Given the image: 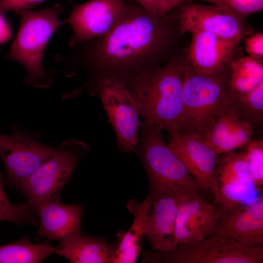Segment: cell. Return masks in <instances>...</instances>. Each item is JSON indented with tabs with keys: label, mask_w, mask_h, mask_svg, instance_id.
Segmentation results:
<instances>
[{
	"label": "cell",
	"mask_w": 263,
	"mask_h": 263,
	"mask_svg": "<svg viewBox=\"0 0 263 263\" xmlns=\"http://www.w3.org/2000/svg\"><path fill=\"white\" fill-rule=\"evenodd\" d=\"M63 8L59 4L38 10H26L17 13L20 26L6 55L25 68L26 84L36 88H48L53 83L50 74L42 65L44 51L50 38L61 25L59 15Z\"/></svg>",
	"instance_id": "277c9868"
},
{
	"label": "cell",
	"mask_w": 263,
	"mask_h": 263,
	"mask_svg": "<svg viewBox=\"0 0 263 263\" xmlns=\"http://www.w3.org/2000/svg\"><path fill=\"white\" fill-rule=\"evenodd\" d=\"M253 128L226 106L220 113L204 141L218 154L244 147L250 139Z\"/></svg>",
	"instance_id": "d6986e66"
},
{
	"label": "cell",
	"mask_w": 263,
	"mask_h": 263,
	"mask_svg": "<svg viewBox=\"0 0 263 263\" xmlns=\"http://www.w3.org/2000/svg\"><path fill=\"white\" fill-rule=\"evenodd\" d=\"M244 147L250 175L256 187L263 185V140H250Z\"/></svg>",
	"instance_id": "484cf974"
},
{
	"label": "cell",
	"mask_w": 263,
	"mask_h": 263,
	"mask_svg": "<svg viewBox=\"0 0 263 263\" xmlns=\"http://www.w3.org/2000/svg\"><path fill=\"white\" fill-rule=\"evenodd\" d=\"M87 90L100 99L115 132L119 150L125 152L135 151L139 143V114L125 84L117 80L103 79Z\"/></svg>",
	"instance_id": "52a82bcc"
},
{
	"label": "cell",
	"mask_w": 263,
	"mask_h": 263,
	"mask_svg": "<svg viewBox=\"0 0 263 263\" xmlns=\"http://www.w3.org/2000/svg\"><path fill=\"white\" fill-rule=\"evenodd\" d=\"M187 51V62L196 72L214 75L227 71L241 42L211 33L195 31Z\"/></svg>",
	"instance_id": "5bb4252c"
},
{
	"label": "cell",
	"mask_w": 263,
	"mask_h": 263,
	"mask_svg": "<svg viewBox=\"0 0 263 263\" xmlns=\"http://www.w3.org/2000/svg\"><path fill=\"white\" fill-rule=\"evenodd\" d=\"M229 12L239 19H245L263 8V0H199Z\"/></svg>",
	"instance_id": "4316f807"
},
{
	"label": "cell",
	"mask_w": 263,
	"mask_h": 263,
	"mask_svg": "<svg viewBox=\"0 0 263 263\" xmlns=\"http://www.w3.org/2000/svg\"><path fill=\"white\" fill-rule=\"evenodd\" d=\"M186 67L185 51L181 50L163 66L125 84L139 115L167 131L170 137L178 134Z\"/></svg>",
	"instance_id": "7a4b0ae2"
},
{
	"label": "cell",
	"mask_w": 263,
	"mask_h": 263,
	"mask_svg": "<svg viewBox=\"0 0 263 263\" xmlns=\"http://www.w3.org/2000/svg\"><path fill=\"white\" fill-rule=\"evenodd\" d=\"M89 150L84 142L68 139L62 142L51 157L20 186L27 204L36 210L40 205L60 198L83 153Z\"/></svg>",
	"instance_id": "8992f818"
},
{
	"label": "cell",
	"mask_w": 263,
	"mask_h": 263,
	"mask_svg": "<svg viewBox=\"0 0 263 263\" xmlns=\"http://www.w3.org/2000/svg\"><path fill=\"white\" fill-rule=\"evenodd\" d=\"M140 127L141 153L151 192L169 194L178 200L200 195L203 189L165 141L162 130L146 120Z\"/></svg>",
	"instance_id": "5b68a950"
},
{
	"label": "cell",
	"mask_w": 263,
	"mask_h": 263,
	"mask_svg": "<svg viewBox=\"0 0 263 263\" xmlns=\"http://www.w3.org/2000/svg\"><path fill=\"white\" fill-rule=\"evenodd\" d=\"M149 194L144 202L131 201L129 210L134 220L128 231L119 233L118 243L114 247L112 263H133L137 261L141 250L142 238L145 235L146 217L151 204Z\"/></svg>",
	"instance_id": "ffe728a7"
},
{
	"label": "cell",
	"mask_w": 263,
	"mask_h": 263,
	"mask_svg": "<svg viewBox=\"0 0 263 263\" xmlns=\"http://www.w3.org/2000/svg\"><path fill=\"white\" fill-rule=\"evenodd\" d=\"M244 49L248 56L261 61L263 57V34L256 33L245 38Z\"/></svg>",
	"instance_id": "83f0119b"
},
{
	"label": "cell",
	"mask_w": 263,
	"mask_h": 263,
	"mask_svg": "<svg viewBox=\"0 0 263 263\" xmlns=\"http://www.w3.org/2000/svg\"><path fill=\"white\" fill-rule=\"evenodd\" d=\"M220 216L218 208L200 195L179 200L175 225L176 244L194 243L209 236Z\"/></svg>",
	"instance_id": "9a60e30c"
},
{
	"label": "cell",
	"mask_w": 263,
	"mask_h": 263,
	"mask_svg": "<svg viewBox=\"0 0 263 263\" xmlns=\"http://www.w3.org/2000/svg\"><path fill=\"white\" fill-rule=\"evenodd\" d=\"M46 0H0V12L13 11L18 13L28 10Z\"/></svg>",
	"instance_id": "f1b7e54d"
},
{
	"label": "cell",
	"mask_w": 263,
	"mask_h": 263,
	"mask_svg": "<svg viewBox=\"0 0 263 263\" xmlns=\"http://www.w3.org/2000/svg\"><path fill=\"white\" fill-rule=\"evenodd\" d=\"M72 5V11L64 21L73 30L68 43L74 48L110 32L124 15L128 2L125 0H90Z\"/></svg>",
	"instance_id": "30bf717a"
},
{
	"label": "cell",
	"mask_w": 263,
	"mask_h": 263,
	"mask_svg": "<svg viewBox=\"0 0 263 263\" xmlns=\"http://www.w3.org/2000/svg\"><path fill=\"white\" fill-rule=\"evenodd\" d=\"M173 12L182 36L200 31L241 42L249 31L244 20L212 4L190 1L180 5Z\"/></svg>",
	"instance_id": "8fae6325"
},
{
	"label": "cell",
	"mask_w": 263,
	"mask_h": 263,
	"mask_svg": "<svg viewBox=\"0 0 263 263\" xmlns=\"http://www.w3.org/2000/svg\"><path fill=\"white\" fill-rule=\"evenodd\" d=\"M54 248L48 242L35 244L29 237L13 243L0 245V263H38L54 253Z\"/></svg>",
	"instance_id": "603a6c76"
},
{
	"label": "cell",
	"mask_w": 263,
	"mask_h": 263,
	"mask_svg": "<svg viewBox=\"0 0 263 263\" xmlns=\"http://www.w3.org/2000/svg\"><path fill=\"white\" fill-rule=\"evenodd\" d=\"M148 213L145 236L152 249L166 254L174 251L178 245L175 239V225L179 200L164 193L153 192Z\"/></svg>",
	"instance_id": "e0dca14e"
},
{
	"label": "cell",
	"mask_w": 263,
	"mask_h": 263,
	"mask_svg": "<svg viewBox=\"0 0 263 263\" xmlns=\"http://www.w3.org/2000/svg\"><path fill=\"white\" fill-rule=\"evenodd\" d=\"M37 136L14 127L10 135L0 134V157L8 186L21 184L55 152L56 148L39 142Z\"/></svg>",
	"instance_id": "9c48e42d"
},
{
	"label": "cell",
	"mask_w": 263,
	"mask_h": 263,
	"mask_svg": "<svg viewBox=\"0 0 263 263\" xmlns=\"http://www.w3.org/2000/svg\"><path fill=\"white\" fill-rule=\"evenodd\" d=\"M82 210L80 205L63 204L60 198L40 205L35 210L39 219L38 238L60 242L82 234Z\"/></svg>",
	"instance_id": "ac0fdd59"
},
{
	"label": "cell",
	"mask_w": 263,
	"mask_h": 263,
	"mask_svg": "<svg viewBox=\"0 0 263 263\" xmlns=\"http://www.w3.org/2000/svg\"><path fill=\"white\" fill-rule=\"evenodd\" d=\"M139 4L143 6L144 8L146 9L154 12L157 13L156 9L153 2V0H134Z\"/></svg>",
	"instance_id": "1f68e13d"
},
{
	"label": "cell",
	"mask_w": 263,
	"mask_h": 263,
	"mask_svg": "<svg viewBox=\"0 0 263 263\" xmlns=\"http://www.w3.org/2000/svg\"><path fill=\"white\" fill-rule=\"evenodd\" d=\"M211 235L235 240L248 246H263V200L225 210Z\"/></svg>",
	"instance_id": "2e32d148"
},
{
	"label": "cell",
	"mask_w": 263,
	"mask_h": 263,
	"mask_svg": "<svg viewBox=\"0 0 263 263\" xmlns=\"http://www.w3.org/2000/svg\"><path fill=\"white\" fill-rule=\"evenodd\" d=\"M229 105L237 115L243 121L253 126L263 125V81L245 94L231 91Z\"/></svg>",
	"instance_id": "cb8c5ba5"
},
{
	"label": "cell",
	"mask_w": 263,
	"mask_h": 263,
	"mask_svg": "<svg viewBox=\"0 0 263 263\" xmlns=\"http://www.w3.org/2000/svg\"></svg>",
	"instance_id": "d6a6232c"
},
{
	"label": "cell",
	"mask_w": 263,
	"mask_h": 263,
	"mask_svg": "<svg viewBox=\"0 0 263 263\" xmlns=\"http://www.w3.org/2000/svg\"><path fill=\"white\" fill-rule=\"evenodd\" d=\"M158 14L163 15L170 13L181 4L190 0H153Z\"/></svg>",
	"instance_id": "f546056e"
},
{
	"label": "cell",
	"mask_w": 263,
	"mask_h": 263,
	"mask_svg": "<svg viewBox=\"0 0 263 263\" xmlns=\"http://www.w3.org/2000/svg\"><path fill=\"white\" fill-rule=\"evenodd\" d=\"M263 81V65L249 56L234 57L228 69V84L232 92L246 93Z\"/></svg>",
	"instance_id": "7402d4cb"
},
{
	"label": "cell",
	"mask_w": 263,
	"mask_h": 263,
	"mask_svg": "<svg viewBox=\"0 0 263 263\" xmlns=\"http://www.w3.org/2000/svg\"><path fill=\"white\" fill-rule=\"evenodd\" d=\"M169 143L203 190L211 194L218 205L216 170L219 154L203 139L193 135L178 134L170 137Z\"/></svg>",
	"instance_id": "7c38bea8"
},
{
	"label": "cell",
	"mask_w": 263,
	"mask_h": 263,
	"mask_svg": "<svg viewBox=\"0 0 263 263\" xmlns=\"http://www.w3.org/2000/svg\"><path fill=\"white\" fill-rule=\"evenodd\" d=\"M35 210L27 204H12L3 189L2 173L0 172V222L7 221L16 225H37L38 218Z\"/></svg>",
	"instance_id": "d4e9b609"
},
{
	"label": "cell",
	"mask_w": 263,
	"mask_h": 263,
	"mask_svg": "<svg viewBox=\"0 0 263 263\" xmlns=\"http://www.w3.org/2000/svg\"><path fill=\"white\" fill-rule=\"evenodd\" d=\"M182 36L173 11L160 15L132 0L128 2L124 15L107 35L75 46L73 53L57 56L56 60L87 70L89 79L75 91L78 94L101 79L125 84L156 70L181 50Z\"/></svg>",
	"instance_id": "6da1fadb"
},
{
	"label": "cell",
	"mask_w": 263,
	"mask_h": 263,
	"mask_svg": "<svg viewBox=\"0 0 263 263\" xmlns=\"http://www.w3.org/2000/svg\"><path fill=\"white\" fill-rule=\"evenodd\" d=\"M170 263H263V246H248L232 239L210 235L194 243L179 244L163 254Z\"/></svg>",
	"instance_id": "ba28073f"
},
{
	"label": "cell",
	"mask_w": 263,
	"mask_h": 263,
	"mask_svg": "<svg viewBox=\"0 0 263 263\" xmlns=\"http://www.w3.org/2000/svg\"><path fill=\"white\" fill-rule=\"evenodd\" d=\"M219 210L243 205L254 195L256 187L244 151H229L219 159L216 170Z\"/></svg>",
	"instance_id": "4fadbf2b"
},
{
	"label": "cell",
	"mask_w": 263,
	"mask_h": 263,
	"mask_svg": "<svg viewBox=\"0 0 263 263\" xmlns=\"http://www.w3.org/2000/svg\"><path fill=\"white\" fill-rule=\"evenodd\" d=\"M230 93L228 69L217 74H202L195 71L186 60L178 134L204 140L220 113L229 104Z\"/></svg>",
	"instance_id": "3957f363"
},
{
	"label": "cell",
	"mask_w": 263,
	"mask_h": 263,
	"mask_svg": "<svg viewBox=\"0 0 263 263\" xmlns=\"http://www.w3.org/2000/svg\"><path fill=\"white\" fill-rule=\"evenodd\" d=\"M12 36L11 26L3 13L0 12V45L9 41Z\"/></svg>",
	"instance_id": "4dcf8cb0"
},
{
	"label": "cell",
	"mask_w": 263,
	"mask_h": 263,
	"mask_svg": "<svg viewBox=\"0 0 263 263\" xmlns=\"http://www.w3.org/2000/svg\"><path fill=\"white\" fill-rule=\"evenodd\" d=\"M113 250L103 238L82 234L59 242L54 253L72 263H112Z\"/></svg>",
	"instance_id": "44dd1931"
}]
</instances>
